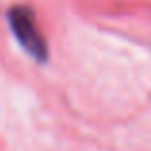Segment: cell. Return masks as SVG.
<instances>
[{"instance_id":"1","label":"cell","mask_w":151,"mask_h":151,"mask_svg":"<svg viewBox=\"0 0 151 151\" xmlns=\"http://www.w3.org/2000/svg\"><path fill=\"white\" fill-rule=\"evenodd\" d=\"M8 23L14 37L22 45V49L33 60H37L41 64H45L49 60V45H47L45 37L41 35L39 27H37L35 14H33L31 8L22 4L12 6L8 10Z\"/></svg>"}]
</instances>
